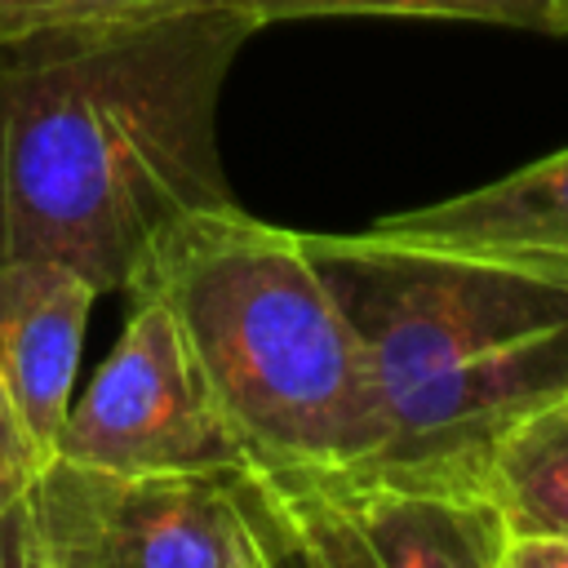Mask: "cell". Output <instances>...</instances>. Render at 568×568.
<instances>
[{
  "instance_id": "obj_1",
  "label": "cell",
  "mask_w": 568,
  "mask_h": 568,
  "mask_svg": "<svg viewBox=\"0 0 568 568\" xmlns=\"http://www.w3.org/2000/svg\"><path fill=\"white\" fill-rule=\"evenodd\" d=\"M257 31L244 0L0 44V262L49 257L133 293L195 213L235 204L217 98Z\"/></svg>"
},
{
  "instance_id": "obj_2",
  "label": "cell",
  "mask_w": 568,
  "mask_h": 568,
  "mask_svg": "<svg viewBox=\"0 0 568 568\" xmlns=\"http://www.w3.org/2000/svg\"><path fill=\"white\" fill-rule=\"evenodd\" d=\"M302 244L346 311L382 399L377 479L475 488L515 422L568 399L564 280L377 231Z\"/></svg>"
},
{
  "instance_id": "obj_3",
  "label": "cell",
  "mask_w": 568,
  "mask_h": 568,
  "mask_svg": "<svg viewBox=\"0 0 568 568\" xmlns=\"http://www.w3.org/2000/svg\"><path fill=\"white\" fill-rule=\"evenodd\" d=\"M138 288L160 293L186 328L257 475L342 484L377 470L382 399L302 231L240 204L195 213L160 244Z\"/></svg>"
},
{
  "instance_id": "obj_4",
  "label": "cell",
  "mask_w": 568,
  "mask_h": 568,
  "mask_svg": "<svg viewBox=\"0 0 568 568\" xmlns=\"http://www.w3.org/2000/svg\"><path fill=\"white\" fill-rule=\"evenodd\" d=\"M31 510L53 568H266L280 497L257 470L111 475L49 457Z\"/></svg>"
},
{
  "instance_id": "obj_5",
  "label": "cell",
  "mask_w": 568,
  "mask_h": 568,
  "mask_svg": "<svg viewBox=\"0 0 568 568\" xmlns=\"http://www.w3.org/2000/svg\"><path fill=\"white\" fill-rule=\"evenodd\" d=\"M129 302L124 333L71 399L53 457L111 475L253 470L169 302L151 288Z\"/></svg>"
},
{
  "instance_id": "obj_6",
  "label": "cell",
  "mask_w": 568,
  "mask_h": 568,
  "mask_svg": "<svg viewBox=\"0 0 568 568\" xmlns=\"http://www.w3.org/2000/svg\"><path fill=\"white\" fill-rule=\"evenodd\" d=\"M93 302L98 288L62 262H0V395L44 457H53L58 430L75 399Z\"/></svg>"
},
{
  "instance_id": "obj_7",
  "label": "cell",
  "mask_w": 568,
  "mask_h": 568,
  "mask_svg": "<svg viewBox=\"0 0 568 568\" xmlns=\"http://www.w3.org/2000/svg\"><path fill=\"white\" fill-rule=\"evenodd\" d=\"M368 231L510 262L568 284V146L466 195L390 213Z\"/></svg>"
},
{
  "instance_id": "obj_8",
  "label": "cell",
  "mask_w": 568,
  "mask_h": 568,
  "mask_svg": "<svg viewBox=\"0 0 568 568\" xmlns=\"http://www.w3.org/2000/svg\"><path fill=\"white\" fill-rule=\"evenodd\" d=\"M351 519L373 568H501L510 528L479 488L404 479L315 484Z\"/></svg>"
},
{
  "instance_id": "obj_9",
  "label": "cell",
  "mask_w": 568,
  "mask_h": 568,
  "mask_svg": "<svg viewBox=\"0 0 568 568\" xmlns=\"http://www.w3.org/2000/svg\"><path fill=\"white\" fill-rule=\"evenodd\" d=\"M475 488L510 537H568V399L515 422L479 466Z\"/></svg>"
},
{
  "instance_id": "obj_10",
  "label": "cell",
  "mask_w": 568,
  "mask_h": 568,
  "mask_svg": "<svg viewBox=\"0 0 568 568\" xmlns=\"http://www.w3.org/2000/svg\"><path fill=\"white\" fill-rule=\"evenodd\" d=\"M280 524L266 568H373L364 541L337 501L315 484H275Z\"/></svg>"
},
{
  "instance_id": "obj_11",
  "label": "cell",
  "mask_w": 568,
  "mask_h": 568,
  "mask_svg": "<svg viewBox=\"0 0 568 568\" xmlns=\"http://www.w3.org/2000/svg\"><path fill=\"white\" fill-rule=\"evenodd\" d=\"M266 22L293 18H457V22H497V27H528L550 31L555 0H244Z\"/></svg>"
},
{
  "instance_id": "obj_12",
  "label": "cell",
  "mask_w": 568,
  "mask_h": 568,
  "mask_svg": "<svg viewBox=\"0 0 568 568\" xmlns=\"http://www.w3.org/2000/svg\"><path fill=\"white\" fill-rule=\"evenodd\" d=\"M209 0H0V44L58 27H93V22H129L151 13H173Z\"/></svg>"
},
{
  "instance_id": "obj_13",
  "label": "cell",
  "mask_w": 568,
  "mask_h": 568,
  "mask_svg": "<svg viewBox=\"0 0 568 568\" xmlns=\"http://www.w3.org/2000/svg\"><path fill=\"white\" fill-rule=\"evenodd\" d=\"M44 462H49V457L31 444V435L22 430L18 413H13L9 399L0 395V510H4L9 501H18L22 493H31V484H36V475H40Z\"/></svg>"
},
{
  "instance_id": "obj_14",
  "label": "cell",
  "mask_w": 568,
  "mask_h": 568,
  "mask_svg": "<svg viewBox=\"0 0 568 568\" xmlns=\"http://www.w3.org/2000/svg\"><path fill=\"white\" fill-rule=\"evenodd\" d=\"M0 568H53L40 541V528H36L31 493H22L18 501L0 510Z\"/></svg>"
},
{
  "instance_id": "obj_15",
  "label": "cell",
  "mask_w": 568,
  "mask_h": 568,
  "mask_svg": "<svg viewBox=\"0 0 568 568\" xmlns=\"http://www.w3.org/2000/svg\"><path fill=\"white\" fill-rule=\"evenodd\" d=\"M501 568H568V537H510Z\"/></svg>"
},
{
  "instance_id": "obj_16",
  "label": "cell",
  "mask_w": 568,
  "mask_h": 568,
  "mask_svg": "<svg viewBox=\"0 0 568 568\" xmlns=\"http://www.w3.org/2000/svg\"><path fill=\"white\" fill-rule=\"evenodd\" d=\"M550 36H568V0H555V13H550Z\"/></svg>"
}]
</instances>
